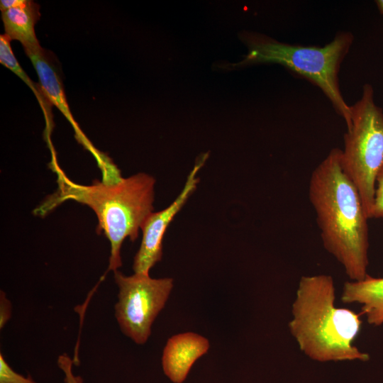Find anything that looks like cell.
Wrapping results in <instances>:
<instances>
[{
  "label": "cell",
  "mask_w": 383,
  "mask_h": 383,
  "mask_svg": "<svg viewBox=\"0 0 383 383\" xmlns=\"http://www.w3.org/2000/svg\"><path fill=\"white\" fill-rule=\"evenodd\" d=\"M208 157L209 153H204L196 160L182 190L175 200L165 209L152 212L143 224L141 244L133 260V269L135 274H149L150 270L161 260L165 231L196 189L199 182L197 174Z\"/></svg>",
  "instance_id": "cell-7"
},
{
  "label": "cell",
  "mask_w": 383,
  "mask_h": 383,
  "mask_svg": "<svg viewBox=\"0 0 383 383\" xmlns=\"http://www.w3.org/2000/svg\"><path fill=\"white\" fill-rule=\"evenodd\" d=\"M40 16L38 4L30 0L1 12L4 35L10 40L20 41L26 54L41 47L35 33V25Z\"/></svg>",
  "instance_id": "cell-11"
},
{
  "label": "cell",
  "mask_w": 383,
  "mask_h": 383,
  "mask_svg": "<svg viewBox=\"0 0 383 383\" xmlns=\"http://www.w3.org/2000/svg\"><path fill=\"white\" fill-rule=\"evenodd\" d=\"M26 0H1L0 9L4 11L7 9L22 5Z\"/></svg>",
  "instance_id": "cell-17"
},
{
  "label": "cell",
  "mask_w": 383,
  "mask_h": 383,
  "mask_svg": "<svg viewBox=\"0 0 383 383\" xmlns=\"http://www.w3.org/2000/svg\"><path fill=\"white\" fill-rule=\"evenodd\" d=\"M209 342L197 333L187 332L168 339L162 353L165 374L174 383H182L195 362L208 352Z\"/></svg>",
  "instance_id": "cell-9"
},
{
  "label": "cell",
  "mask_w": 383,
  "mask_h": 383,
  "mask_svg": "<svg viewBox=\"0 0 383 383\" xmlns=\"http://www.w3.org/2000/svg\"><path fill=\"white\" fill-rule=\"evenodd\" d=\"M351 126L344 135L341 165L360 195L369 219L372 218L378 174L383 167V111L370 84L350 106Z\"/></svg>",
  "instance_id": "cell-5"
},
{
  "label": "cell",
  "mask_w": 383,
  "mask_h": 383,
  "mask_svg": "<svg viewBox=\"0 0 383 383\" xmlns=\"http://www.w3.org/2000/svg\"><path fill=\"white\" fill-rule=\"evenodd\" d=\"M0 383H37L30 376L27 377L16 372L0 354Z\"/></svg>",
  "instance_id": "cell-13"
},
{
  "label": "cell",
  "mask_w": 383,
  "mask_h": 383,
  "mask_svg": "<svg viewBox=\"0 0 383 383\" xmlns=\"http://www.w3.org/2000/svg\"><path fill=\"white\" fill-rule=\"evenodd\" d=\"M57 363L64 372L65 383H83V380L79 376L73 374L72 366L74 360H71L67 354L59 356Z\"/></svg>",
  "instance_id": "cell-14"
},
{
  "label": "cell",
  "mask_w": 383,
  "mask_h": 383,
  "mask_svg": "<svg viewBox=\"0 0 383 383\" xmlns=\"http://www.w3.org/2000/svg\"><path fill=\"white\" fill-rule=\"evenodd\" d=\"M57 174L58 190L40 204L35 213L44 216L65 200L72 199L91 208L98 219L97 231H104L111 245L109 270L122 266L121 245L126 238L131 241L152 213L155 179L145 173L122 178L114 183L94 180L91 185L71 181L59 167L52 165Z\"/></svg>",
  "instance_id": "cell-2"
},
{
  "label": "cell",
  "mask_w": 383,
  "mask_h": 383,
  "mask_svg": "<svg viewBox=\"0 0 383 383\" xmlns=\"http://www.w3.org/2000/svg\"><path fill=\"white\" fill-rule=\"evenodd\" d=\"M0 300V328H2L11 316V304L2 292Z\"/></svg>",
  "instance_id": "cell-16"
},
{
  "label": "cell",
  "mask_w": 383,
  "mask_h": 383,
  "mask_svg": "<svg viewBox=\"0 0 383 383\" xmlns=\"http://www.w3.org/2000/svg\"><path fill=\"white\" fill-rule=\"evenodd\" d=\"M9 38L4 35H0V62L20 77L33 91L43 111L46 121L47 136L49 145L52 143L50 134L52 128L51 104L45 96L39 84H35L26 74L16 58L10 44Z\"/></svg>",
  "instance_id": "cell-12"
},
{
  "label": "cell",
  "mask_w": 383,
  "mask_h": 383,
  "mask_svg": "<svg viewBox=\"0 0 383 383\" xmlns=\"http://www.w3.org/2000/svg\"><path fill=\"white\" fill-rule=\"evenodd\" d=\"M241 38L248 52L233 66L276 63L284 67L318 87L344 119L347 130L350 128L351 108L342 95L338 77L340 65L353 42L350 32H338L323 47L282 43L256 33H244Z\"/></svg>",
  "instance_id": "cell-4"
},
{
  "label": "cell",
  "mask_w": 383,
  "mask_h": 383,
  "mask_svg": "<svg viewBox=\"0 0 383 383\" xmlns=\"http://www.w3.org/2000/svg\"><path fill=\"white\" fill-rule=\"evenodd\" d=\"M341 300L344 304H359L369 324H383V277L367 274L362 280L345 282Z\"/></svg>",
  "instance_id": "cell-10"
},
{
  "label": "cell",
  "mask_w": 383,
  "mask_h": 383,
  "mask_svg": "<svg viewBox=\"0 0 383 383\" xmlns=\"http://www.w3.org/2000/svg\"><path fill=\"white\" fill-rule=\"evenodd\" d=\"M335 301L331 276L301 277L289 322L291 334L299 349L313 360L367 361L370 355L353 344L362 324L359 314L336 307Z\"/></svg>",
  "instance_id": "cell-3"
},
{
  "label": "cell",
  "mask_w": 383,
  "mask_h": 383,
  "mask_svg": "<svg viewBox=\"0 0 383 383\" xmlns=\"http://www.w3.org/2000/svg\"><path fill=\"white\" fill-rule=\"evenodd\" d=\"M38 75L39 84L49 101L55 106L72 126L77 140L94 156L99 167H102L107 156L94 148L74 119L69 108L58 71L48 52L42 47L26 53Z\"/></svg>",
  "instance_id": "cell-8"
},
{
  "label": "cell",
  "mask_w": 383,
  "mask_h": 383,
  "mask_svg": "<svg viewBox=\"0 0 383 383\" xmlns=\"http://www.w3.org/2000/svg\"><path fill=\"white\" fill-rule=\"evenodd\" d=\"M375 3L379 12L383 15V0H377Z\"/></svg>",
  "instance_id": "cell-18"
},
{
  "label": "cell",
  "mask_w": 383,
  "mask_h": 383,
  "mask_svg": "<svg viewBox=\"0 0 383 383\" xmlns=\"http://www.w3.org/2000/svg\"><path fill=\"white\" fill-rule=\"evenodd\" d=\"M383 218V167L380 170L377 179L372 218Z\"/></svg>",
  "instance_id": "cell-15"
},
{
  "label": "cell",
  "mask_w": 383,
  "mask_h": 383,
  "mask_svg": "<svg viewBox=\"0 0 383 383\" xmlns=\"http://www.w3.org/2000/svg\"><path fill=\"white\" fill-rule=\"evenodd\" d=\"M114 279L119 289L115 306L121 331L137 344H144L152 323L164 308L173 287L172 278L152 279L149 274L125 276L119 271Z\"/></svg>",
  "instance_id": "cell-6"
},
{
  "label": "cell",
  "mask_w": 383,
  "mask_h": 383,
  "mask_svg": "<svg viewBox=\"0 0 383 383\" xmlns=\"http://www.w3.org/2000/svg\"><path fill=\"white\" fill-rule=\"evenodd\" d=\"M309 198L324 248L351 281L363 279L369 265V218L358 190L343 170L341 150L332 149L313 170Z\"/></svg>",
  "instance_id": "cell-1"
}]
</instances>
